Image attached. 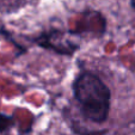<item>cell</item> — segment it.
<instances>
[{
    "label": "cell",
    "mask_w": 135,
    "mask_h": 135,
    "mask_svg": "<svg viewBox=\"0 0 135 135\" xmlns=\"http://www.w3.org/2000/svg\"><path fill=\"white\" fill-rule=\"evenodd\" d=\"M129 5L132 7V10L135 12V0H129Z\"/></svg>",
    "instance_id": "6"
},
{
    "label": "cell",
    "mask_w": 135,
    "mask_h": 135,
    "mask_svg": "<svg viewBox=\"0 0 135 135\" xmlns=\"http://www.w3.org/2000/svg\"><path fill=\"white\" fill-rule=\"evenodd\" d=\"M67 36H69L67 30L57 26H48L37 33L24 35L23 37L31 44L37 46L43 50L53 53L57 56L72 57L75 55L76 51L80 50V43L67 38Z\"/></svg>",
    "instance_id": "2"
},
{
    "label": "cell",
    "mask_w": 135,
    "mask_h": 135,
    "mask_svg": "<svg viewBox=\"0 0 135 135\" xmlns=\"http://www.w3.org/2000/svg\"><path fill=\"white\" fill-rule=\"evenodd\" d=\"M108 21L102 12L96 10H86L81 13L78 23L73 29H68L67 33L72 37H85L93 36L98 40L107 33Z\"/></svg>",
    "instance_id": "3"
},
{
    "label": "cell",
    "mask_w": 135,
    "mask_h": 135,
    "mask_svg": "<svg viewBox=\"0 0 135 135\" xmlns=\"http://www.w3.org/2000/svg\"><path fill=\"white\" fill-rule=\"evenodd\" d=\"M71 91L83 120L97 126L109 120L112 92L96 72L80 68L71 83Z\"/></svg>",
    "instance_id": "1"
},
{
    "label": "cell",
    "mask_w": 135,
    "mask_h": 135,
    "mask_svg": "<svg viewBox=\"0 0 135 135\" xmlns=\"http://www.w3.org/2000/svg\"><path fill=\"white\" fill-rule=\"evenodd\" d=\"M0 35L3 36L4 38H6V40H7V41L10 42L13 47H15V49L17 50V53H16V57H19V56H22V55H24V54L28 53L29 47L25 46V44H22L21 42L16 41L15 40L16 36L13 35L11 31H8L5 26H0Z\"/></svg>",
    "instance_id": "4"
},
{
    "label": "cell",
    "mask_w": 135,
    "mask_h": 135,
    "mask_svg": "<svg viewBox=\"0 0 135 135\" xmlns=\"http://www.w3.org/2000/svg\"><path fill=\"white\" fill-rule=\"evenodd\" d=\"M17 127V118L13 115L0 111V135H8Z\"/></svg>",
    "instance_id": "5"
}]
</instances>
